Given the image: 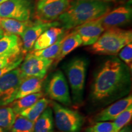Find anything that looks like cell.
I'll return each instance as SVG.
<instances>
[{"label":"cell","instance_id":"obj_1","mask_svg":"<svg viewBox=\"0 0 132 132\" xmlns=\"http://www.w3.org/2000/svg\"><path fill=\"white\" fill-rule=\"evenodd\" d=\"M117 57L104 62L95 75L91 88V96L95 101H101L117 93L129 80V72Z\"/></svg>","mask_w":132,"mask_h":132},{"label":"cell","instance_id":"obj_2","mask_svg":"<svg viewBox=\"0 0 132 132\" xmlns=\"http://www.w3.org/2000/svg\"><path fill=\"white\" fill-rule=\"evenodd\" d=\"M110 4L97 0H76L63 14L59 16L60 25L64 29H74L77 26L102 17L110 11Z\"/></svg>","mask_w":132,"mask_h":132},{"label":"cell","instance_id":"obj_3","mask_svg":"<svg viewBox=\"0 0 132 132\" xmlns=\"http://www.w3.org/2000/svg\"><path fill=\"white\" fill-rule=\"evenodd\" d=\"M131 41V30L111 28L104 31L89 49L94 54L116 55Z\"/></svg>","mask_w":132,"mask_h":132},{"label":"cell","instance_id":"obj_4","mask_svg":"<svg viewBox=\"0 0 132 132\" xmlns=\"http://www.w3.org/2000/svg\"><path fill=\"white\" fill-rule=\"evenodd\" d=\"M87 62L82 57H75L66 67V74L72 89L73 100L75 104H80L83 98Z\"/></svg>","mask_w":132,"mask_h":132},{"label":"cell","instance_id":"obj_5","mask_svg":"<svg viewBox=\"0 0 132 132\" xmlns=\"http://www.w3.org/2000/svg\"><path fill=\"white\" fill-rule=\"evenodd\" d=\"M55 124L62 132H80L84 118L79 112L66 108L56 102H52Z\"/></svg>","mask_w":132,"mask_h":132},{"label":"cell","instance_id":"obj_6","mask_svg":"<svg viewBox=\"0 0 132 132\" xmlns=\"http://www.w3.org/2000/svg\"><path fill=\"white\" fill-rule=\"evenodd\" d=\"M70 0H38L35 17L40 21L51 22L58 19L70 6Z\"/></svg>","mask_w":132,"mask_h":132},{"label":"cell","instance_id":"obj_7","mask_svg":"<svg viewBox=\"0 0 132 132\" xmlns=\"http://www.w3.org/2000/svg\"><path fill=\"white\" fill-rule=\"evenodd\" d=\"M24 77L19 67L10 71L0 78V106H4L15 100L16 94Z\"/></svg>","mask_w":132,"mask_h":132},{"label":"cell","instance_id":"obj_8","mask_svg":"<svg viewBox=\"0 0 132 132\" xmlns=\"http://www.w3.org/2000/svg\"><path fill=\"white\" fill-rule=\"evenodd\" d=\"M46 92L50 98L54 101L65 106L72 104L68 84L61 71L57 70L51 76L47 82Z\"/></svg>","mask_w":132,"mask_h":132},{"label":"cell","instance_id":"obj_9","mask_svg":"<svg viewBox=\"0 0 132 132\" xmlns=\"http://www.w3.org/2000/svg\"><path fill=\"white\" fill-rule=\"evenodd\" d=\"M32 0H8L0 4V17L25 21L29 20Z\"/></svg>","mask_w":132,"mask_h":132},{"label":"cell","instance_id":"obj_10","mask_svg":"<svg viewBox=\"0 0 132 132\" xmlns=\"http://www.w3.org/2000/svg\"><path fill=\"white\" fill-rule=\"evenodd\" d=\"M53 62V59L35 56L30 52L27 54L19 68L24 78L34 77L44 78L48 70Z\"/></svg>","mask_w":132,"mask_h":132},{"label":"cell","instance_id":"obj_11","mask_svg":"<svg viewBox=\"0 0 132 132\" xmlns=\"http://www.w3.org/2000/svg\"><path fill=\"white\" fill-rule=\"evenodd\" d=\"M59 26L60 23L57 21L47 22L37 20L34 22L32 21L31 25L26 29L21 36L22 43L21 53L24 54L31 52L34 43L44 31L52 27Z\"/></svg>","mask_w":132,"mask_h":132},{"label":"cell","instance_id":"obj_12","mask_svg":"<svg viewBox=\"0 0 132 132\" xmlns=\"http://www.w3.org/2000/svg\"><path fill=\"white\" fill-rule=\"evenodd\" d=\"M132 10L130 4L115 8L100 18L105 30L116 28L130 23L131 20Z\"/></svg>","mask_w":132,"mask_h":132},{"label":"cell","instance_id":"obj_13","mask_svg":"<svg viewBox=\"0 0 132 132\" xmlns=\"http://www.w3.org/2000/svg\"><path fill=\"white\" fill-rule=\"evenodd\" d=\"M100 18L89 21L74 28L73 30L80 36L82 45H93L105 31L102 24Z\"/></svg>","mask_w":132,"mask_h":132},{"label":"cell","instance_id":"obj_14","mask_svg":"<svg viewBox=\"0 0 132 132\" xmlns=\"http://www.w3.org/2000/svg\"><path fill=\"white\" fill-rule=\"evenodd\" d=\"M131 105H132V96L131 95H129L125 98L118 100L100 111L95 116L94 120L96 122L114 120Z\"/></svg>","mask_w":132,"mask_h":132},{"label":"cell","instance_id":"obj_15","mask_svg":"<svg viewBox=\"0 0 132 132\" xmlns=\"http://www.w3.org/2000/svg\"><path fill=\"white\" fill-rule=\"evenodd\" d=\"M21 50L22 43L18 36L4 34L0 39V57L20 55Z\"/></svg>","mask_w":132,"mask_h":132},{"label":"cell","instance_id":"obj_16","mask_svg":"<svg viewBox=\"0 0 132 132\" xmlns=\"http://www.w3.org/2000/svg\"><path fill=\"white\" fill-rule=\"evenodd\" d=\"M68 31L63 28L54 26L44 31L36 40L33 46L32 51L40 50L46 48L54 44L62 35Z\"/></svg>","mask_w":132,"mask_h":132},{"label":"cell","instance_id":"obj_17","mask_svg":"<svg viewBox=\"0 0 132 132\" xmlns=\"http://www.w3.org/2000/svg\"><path fill=\"white\" fill-rule=\"evenodd\" d=\"M81 45H82L81 39L75 30L67 34L64 37L61 45L58 55L54 60V65H56L64 57Z\"/></svg>","mask_w":132,"mask_h":132},{"label":"cell","instance_id":"obj_18","mask_svg":"<svg viewBox=\"0 0 132 132\" xmlns=\"http://www.w3.org/2000/svg\"><path fill=\"white\" fill-rule=\"evenodd\" d=\"M44 79L34 77L24 78L18 89L15 100L32 94L40 92L42 89Z\"/></svg>","mask_w":132,"mask_h":132},{"label":"cell","instance_id":"obj_19","mask_svg":"<svg viewBox=\"0 0 132 132\" xmlns=\"http://www.w3.org/2000/svg\"><path fill=\"white\" fill-rule=\"evenodd\" d=\"M32 21L28 20L21 21L16 20L0 17V25L5 34H14L21 36Z\"/></svg>","mask_w":132,"mask_h":132},{"label":"cell","instance_id":"obj_20","mask_svg":"<svg viewBox=\"0 0 132 132\" xmlns=\"http://www.w3.org/2000/svg\"><path fill=\"white\" fill-rule=\"evenodd\" d=\"M53 113L47 107L34 122V132H53L54 129Z\"/></svg>","mask_w":132,"mask_h":132},{"label":"cell","instance_id":"obj_21","mask_svg":"<svg viewBox=\"0 0 132 132\" xmlns=\"http://www.w3.org/2000/svg\"><path fill=\"white\" fill-rule=\"evenodd\" d=\"M43 96L42 92L32 94L22 98L16 99L10 103L9 107L12 109L15 114H19L21 111L32 106Z\"/></svg>","mask_w":132,"mask_h":132},{"label":"cell","instance_id":"obj_22","mask_svg":"<svg viewBox=\"0 0 132 132\" xmlns=\"http://www.w3.org/2000/svg\"><path fill=\"white\" fill-rule=\"evenodd\" d=\"M49 102L50 101L47 98H41L32 106L21 111L19 114L35 122L41 114L47 108Z\"/></svg>","mask_w":132,"mask_h":132},{"label":"cell","instance_id":"obj_23","mask_svg":"<svg viewBox=\"0 0 132 132\" xmlns=\"http://www.w3.org/2000/svg\"><path fill=\"white\" fill-rule=\"evenodd\" d=\"M68 32H66L64 35H62L54 44L46 48L40 50L32 51L31 52L33 55L35 56L42 57L47 59H53L54 60L56 57L58 55L59 51H60L61 45L63 41V39L65 36L67 35Z\"/></svg>","mask_w":132,"mask_h":132},{"label":"cell","instance_id":"obj_24","mask_svg":"<svg viewBox=\"0 0 132 132\" xmlns=\"http://www.w3.org/2000/svg\"><path fill=\"white\" fill-rule=\"evenodd\" d=\"M34 122L31 121L20 114H16L13 123L12 132H34Z\"/></svg>","mask_w":132,"mask_h":132},{"label":"cell","instance_id":"obj_25","mask_svg":"<svg viewBox=\"0 0 132 132\" xmlns=\"http://www.w3.org/2000/svg\"><path fill=\"white\" fill-rule=\"evenodd\" d=\"M132 118V105L114 120V132H119L129 123Z\"/></svg>","mask_w":132,"mask_h":132},{"label":"cell","instance_id":"obj_26","mask_svg":"<svg viewBox=\"0 0 132 132\" xmlns=\"http://www.w3.org/2000/svg\"><path fill=\"white\" fill-rule=\"evenodd\" d=\"M16 114L11 107L0 108V128H11L15 119Z\"/></svg>","mask_w":132,"mask_h":132},{"label":"cell","instance_id":"obj_27","mask_svg":"<svg viewBox=\"0 0 132 132\" xmlns=\"http://www.w3.org/2000/svg\"><path fill=\"white\" fill-rule=\"evenodd\" d=\"M86 132H114L113 122H97L95 124L87 127Z\"/></svg>","mask_w":132,"mask_h":132},{"label":"cell","instance_id":"obj_28","mask_svg":"<svg viewBox=\"0 0 132 132\" xmlns=\"http://www.w3.org/2000/svg\"><path fill=\"white\" fill-rule=\"evenodd\" d=\"M119 56L120 59L125 63L128 68L131 69L132 67V44H127L122 48L119 52Z\"/></svg>","mask_w":132,"mask_h":132},{"label":"cell","instance_id":"obj_29","mask_svg":"<svg viewBox=\"0 0 132 132\" xmlns=\"http://www.w3.org/2000/svg\"><path fill=\"white\" fill-rule=\"evenodd\" d=\"M23 56V54L19 56H10L0 57V69L11 65L15 62L21 57Z\"/></svg>","mask_w":132,"mask_h":132},{"label":"cell","instance_id":"obj_30","mask_svg":"<svg viewBox=\"0 0 132 132\" xmlns=\"http://www.w3.org/2000/svg\"><path fill=\"white\" fill-rule=\"evenodd\" d=\"M23 56L21 57L20 58L18 59L16 61L14 62V63L12 64H11V65L6 66V67H3L2 69H0V78H1L3 75H4L5 74L9 72L10 71L17 68V67L20 65L21 62H23Z\"/></svg>","mask_w":132,"mask_h":132},{"label":"cell","instance_id":"obj_31","mask_svg":"<svg viewBox=\"0 0 132 132\" xmlns=\"http://www.w3.org/2000/svg\"><path fill=\"white\" fill-rule=\"evenodd\" d=\"M119 132H131V130L128 127H125Z\"/></svg>","mask_w":132,"mask_h":132},{"label":"cell","instance_id":"obj_32","mask_svg":"<svg viewBox=\"0 0 132 132\" xmlns=\"http://www.w3.org/2000/svg\"><path fill=\"white\" fill-rule=\"evenodd\" d=\"M8 1V0H0V4H2V3L6 2V1Z\"/></svg>","mask_w":132,"mask_h":132},{"label":"cell","instance_id":"obj_33","mask_svg":"<svg viewBox=\"0 0 132 132\" xmlns=\"http://www.w3.org/2000/svg\"><path fill=\"white\" fill-rule=\"evenodd\" d=\"M4 35V32H0V39L3 37V36Z\"/></svg>","mask_w":132,"mask_h":132},{"label":"cell","instance_id":"obj_34","mask_svg":"<svg viewBox=\"0 0 132 132\" xmlns=\"http://www.w3.org/2000/svg\"><path fill=\"white\" fill-rule=\"evenodd\" d=\"M97 1H114V0H97Z\"/></svg>","mask_w":132,"mask_h":132},{"label":"cell","instance_id":"obj_35","mask_svg":"<svg viewBox=\"0 0 132 132\" xmlns=\"http://www.w3.org/2000/svg\"><path fill=\"white\" fill-rule=\"evenodd\" d=\"M0 32H3V29H1V25H0Z\"/></svg>","mask_w":132,"mask_h":132},{"label":"cell","instance_id":"obj_36","mask_svg":"<svg viewBox=\"0 0 132 132\" xmlns=\"http://www.w3.org/2000/svg\"><path fill=\"white\" fill-rule=\"evenodd\" d=\"M0 132H2V130H1V128H0Z\"/></svg>","mask_w":132,"mask_h":132}]
</instances>
